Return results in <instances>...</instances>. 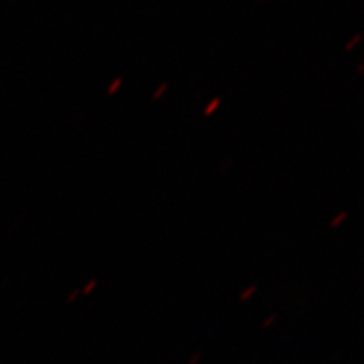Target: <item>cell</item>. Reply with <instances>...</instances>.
Segmentation results:
<instances>
[{"instance_id": "1", "label": "cell", "mask_w": 364, "mask_h": 364, "mask_svg": "<svg viewBox=\"0 0 364 364\" xmlns=\"http://www.w3.org/2000/svg\"><path fill=\"white\" fill-rule=\"evenodd\" d=\"M277 321V316H270L269 318H266V321L263 322V328H267V326H270L273 322Z\"/></svg>"}, {"instance_id": "2", "label": "cell", "mask_w": 364, "mask_h": 364, "mask_svg": "<svg viewBox=\"0 0 364 364\" xmlns=\"http://www.w3.org/2000/svg\"><path fill=\"white\" fill-rule=\"evenodd\" d=\"M199 358H200V354L199 352H196L195 355H193L191 358H190V361H188V364H198V361H199Z\"/></svg>"}, {"instance_id": "3", "label": "cell", "mask_w": 364, "mask_h": 364, "mask_svg": "<svg viewBox=\"0 0 364 364\" xmlns=\"http://www.w3.org/2000/svg\"><path fill=\"white\" fill-rule=\"evenodd\" d=\"M254 290H255V289H249V290H246V293H245V294H242V301H246V299L249 298V296L254 293Z\"/></svg>"}]
</instances>
